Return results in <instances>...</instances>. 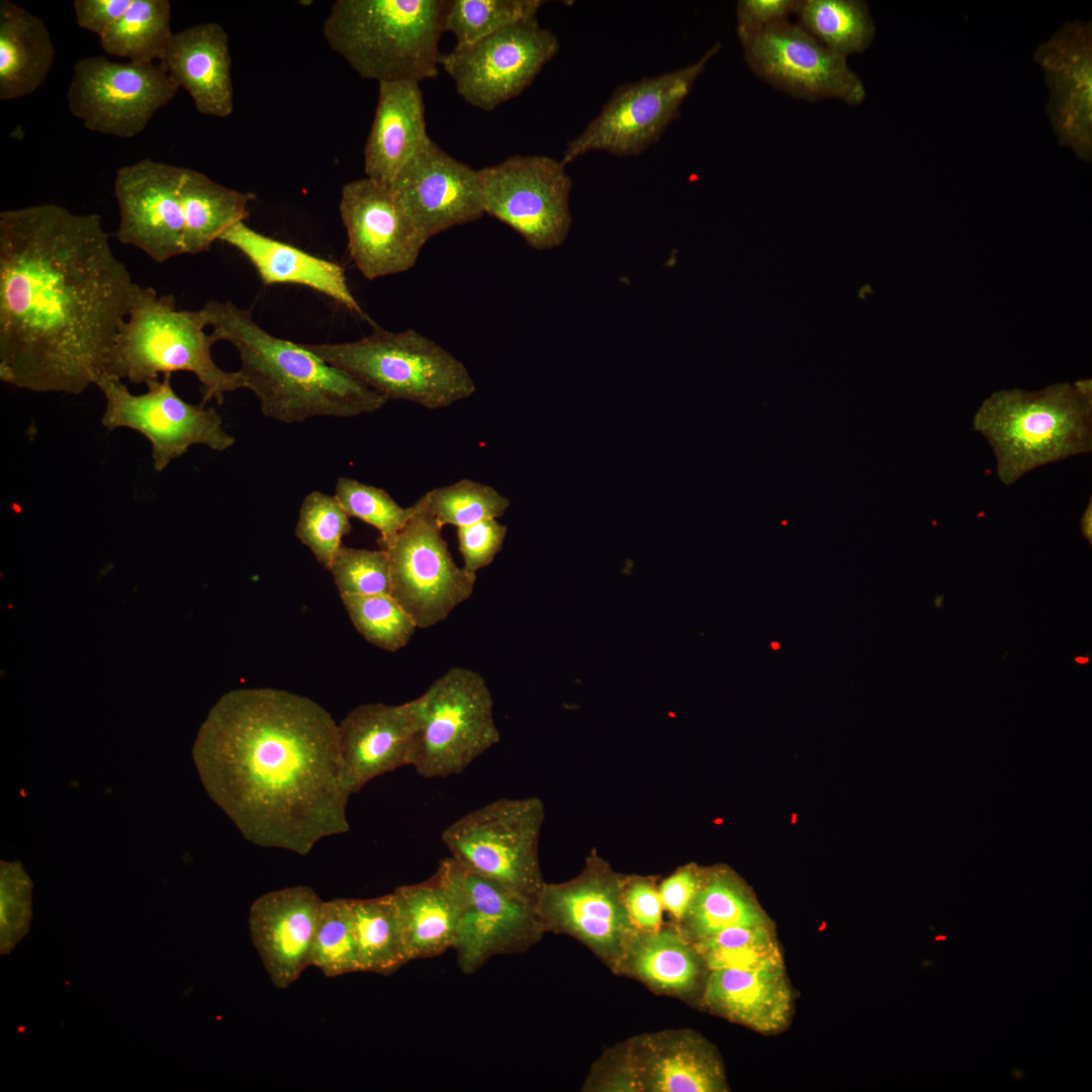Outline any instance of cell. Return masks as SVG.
Returning a JSON list of instances; mask_svg holds the SVG:
<instances>
[{
    "label": "cell",
    "mask_w": 1092,
    "mask_h": 1092,
    "mask_svg": "<svg viewBox=\"0 0 1092 1092\" xmlns=\"http://www.w3.org/2000/svg\"><path fill=\"white\" fill-rule=\"evenodd\" d=\"M508 528L496 519H486L457 528L458 549L463 568L471 573L489 565L502 551Z\"/></svg>",
    "instance_id": "47"
},
{
    "label": "cell",
    "mask_w": 1092,
    "mask_h": 1092,
    "mask_svg": "<svg viewBox=\"0 0 1092 1092\" xmlns=\"http://www.w3.org/2000/svg\"><path fill=\"white\" fill-rule=\"evenodd\" d=\"M185 168L149 158L122 166L114 179L117 240L163 263L185 255L181 184Z\"/></svg>",
    "instance_id": "19"
},
{
    "label": "cell",
    "mask_w": 1092,
    "mask_h": 1092,
    "mask_svg": "<svg viewBox=\"0 0 1092 1092\" xmlns=\"http://www.w3.org/2000/svg\"><path fill=\"white\" fill-rule=\"evenodd\" d=\"M973 429L988 440L1001 482L1011 485L1039 466L1092 450V380L996 391L977 410Z\"/></svg>",
    "instance_id": "4"
},
{
    "label": "cell",
    "mask_w": 1092,
    "mask_h": 1092,
    "mask_svg": "<svg viewBox=\"0 0 1092 1092\" xmlns=\"http://www.w3.org/2000/svg\"><path fill=\"white\" fill-rule=\"evenodd\" d=\"M707 973L695 944L672 922L654 931L636 930L616 972L655 993L685 1000L701 993Z\"/></svg>",
    "instance_id": "30"
},
{
    "label": "cell",
    "mask_w": 1092,
    "mask_h": 1092,
    "mask_svg": "<svg viewBox=\"0 0 1092 1092\" xmlns=\"http://www.w3.org/2000/svg\"><path fill=\"white\" fill-rule=\"evenodd\" d=\"M322 903L306 886L271 891L253 902L249 913L252 941L275 987H289L310 967Z\"/></svg>",
    "instance_id": "25"
},
{
    "label": "cell",
    "mask_w": 1092,
    "mask_h": 1092,
    "mask_svg": "<svg viewBox=\"0 0 1092 1092\" xmlns=\"http://www.w3.org/2000/svg\"><path fill=\"white\" fill-rule=\"evenodd\" d=\"M131 0H75L76 23L101 37L126 11Z\"/></svg>",
    "instance_id": "51"
},
{
    "label": "cell",
    "mask_w": 1092,
    "mask_h": 1092,
    "mask_svg": "<svg viewBox=\"0 0 1092 1092\" xmlns=\"http://www.w3.org/2000/svg\"><path fill=\"white\" fill-rule=\"evenodd\" d=\"M558 50V37L536 17L455 46L440 66L468 104L492 111L528 88Z\"/></svg>",
    "instance_id": "16"
},
{
    "label": "cell",
    "mask_w": 1092,
    "mask_h": 1092,
    "mask_svg": "<svg viewBox=\"0 0 1092 1092\" xmlns=\"http://www.w3.org/2000/svg\"><path fill=\"white\" fill-rule=\"evenodd\" d=\"M219 241L241 252L255 267L265 285H302L334 299L352 312L364 315L339 264L260 234L245 221L228 229Z\"/></svg>",
    "instance_id": "29"
},
{
    "label": "cell",
    "mask_w": 1092,
    "mask_h": 1092,
    "mask_svg": "<svg viewBox=\"0 0 1092 1092\" xmlns=\"http://www.w3.org/2000/svg\"><path fill=\"white\" fill-rule=\"evenodd\" d=\"M390 188L426 243L485 214L480 170L450 156L431 139L401 169Z\"/></svg>",
    "instance_id": "20"
},
{
    "label": "cell",
    "mask_w": 1092,
    "mask_h": 1092,
    "mask_svg": "<svg viewBox=\"0 0 1092 1092\" xmlns=\"http://www.w3.org/2000/svg\"><path fill=\"white\" fill-rule=\"evenodd\" d=\"M340 214L348 250L361 274L374 280L412 269L426 242L391 188L367 177L343 186Z\"/></svg>",
    "instance_id": "21"
},
{
    "label": "cell",
    "mask_w": 1092,
    "mask_h": 1092,
    "mask_svg": "<svg viewBox=\"0 0 1092 1092\" xmlns=\"http://www.w3.org/2000/svg\"><path fill=\"white\" fill-rule=\"evenodd\" d=\"M136 282L97 213L0 212V380L34 392L95 385Z\"/></svg>",
    "instance_id": "1"
},
{
    "label": "cell",
    "mask_w": 1092,
    "mask_h": 1092,
    "mask_svg": "<svg viewBox=\"0 0 1092 1092\" xmlns=\"http://www.w3.org/2000/svg\"><path fill=\"white\" fill-rule=\"evenodd\" d=\"M350 518L335 495L313 490L301 504L295 536L329 570L343 538L352 530Z\"/></svg>",
    "instance_id": "43"
},
{
    "label": "cell",
    "mask_w": 1092,
    "mask_h": 1092,
    "mask_svg": "<svg viewBox=\"0 0 1092 1092\" xmlns=\"http://www.w3.org/2000/svg\"><path fill=\"white\" fill-rule=\"evenodd\" d=\"M544 818L539 798H504L461 816L441 837L464 868L536 900L545 883L538 853Z\"/></svg>",
    "instance_id": "9"
},
{
    "label": "cell",
    "mask_w": 1092,
    "mask_h": 1092,
    "mask_svg": "<svg viewBox=\"0 0 1092 1092\" xmlns=\"http://www.w3.org/2000/svg\"><path fill=\"white\" fill-rule=\"evenodd\" d=\"M720 50L717 42L691 65L618 86L599 114L567 143L562 163L567 165L592 152L617 157L645 152L678 118L697 79Z\"/></svg>",
    "instance_id": "10"
},
{
    "label": "cell",
    "mask_w": 1092,
    "mask_h": 1092,
    "mask_svg": "<svg viewBox=\"0 0 1092 1092\" xmlns=\"http://www.w3.org/2000/svg\"><path fill=\"white\" fill-rule=\"evenodd\" d=\"M417 503L441 527L452 525L457 528L500 518L510 507L509 498L495 488L468 478L433 488Z\"/></svg>",
    "instance_id": "39"
},
{
    "label": "cell",
    "mask_w": 1092,
    "mask_h": 1092,
    "mask_svg": "<svg viewBox=\"0 0 1092 1092\" xmlns=\"http://www.w3.org/2000/svg\"><path fill=\"white\" fill-rule=\"evenodd\" d=\"M357 631L366 641L388 652L404 647L418 628L412 617L387 594L341 596Z\"/></svg>",
    "instance_id": "42"
},
{
    "label": "cell",
    "mask_w": 1092,
    "mask_h": 1092,
    "mask_svg": "<svg viewBox=\"0 0 1092 1092\" xmlns=\"http://www.w3.org/2000/svg\"><path fill=\"white\" fill-rule=\"evenodd\" d=\"M31 882L17 861H1V933L2 949H7L24 934L29 924Z\"/></svg>",
    "instance_id": "46"
},
{
    "label": "cell",
    "mask_w": 1092,
    "mask_h": 1092,
    "mask_svg": "<svg viewBox=\"0 0 1092 1092\" xmlns=\"http://www.w3.org/2000/svg\"><path fill=\"white\" fill-rule=\"evenodd\" d=\"M626 876L593 850L576 877L544 883L536 897L546 932L574 937L615 974L629 938L638 930L624 900Z\"/></svg>",
    "instance_id": "15"
},
{
    "label": "cell",
    "mask_w": 1092,
    "mask_h": 1092,
    "mask_svg": "<svg viewBox=\"0 0 1092 1092\" xmlns=\"http://www.w3.org/2000/svg\"><path fill=\"white\" fill-rule=\"evenodd\" d=\"M448 0H337L323 32L360 77L420 83L438 76Z\"/></svg>",
    "instance_id": "5"
},
{
    "label": "cell",
    "mask_w": 1092,
    "mask_h": 1092,
    "mask_svg": "<svg viewBox=\"0 0 1092 1092\" xmlns=\"http://www.w3.org/2000/svg\"><path fill=\"white\" fill-rule=\"evenodd\" d=\"M542 0H448L445 31L456 46L475 42L514 23L536 18Z\"/></svg>",
    "instance_id": "41"
},
{
    "label": "cell",
    "mask_w": 1092,
    "mask_h": 1092,
    "mask_svg": "<svg viewBox=\"0 0 1092 1092\" xmlns=\"http://www.w3.org/2000/svg\"><path fill=\"white\" fill-rule=\"evenodd\" d=\"M934 939H935L936 941H939V940H945V939H946V936H945V935H938V936H936V937H935Z\"/></svg>",
    "instance_id": "55"
},
{
    "label": "cell",
    "mask_w": 1092,
    "mask_h": 1092,
    "mask_svg": "<svg viewBox=\"0 0 1092 1092\" xmlns=\"http://www.w3.org/2000/svg\"><path fill=\"white\" fill-rule=\"evenodd\" d=\"M374 119L364 149L367 178L391 187L414 155L431 139L420 83H378Z\"/></svg>",
    "instance_id": "28"
},
{
    "label": "cell",
    "mask_w": 1092,
    "mask_h": 1092,
    "mask_svg": "<svg viewBox=\"0 0 1092 1092\" xmlns=\"http://www.w3.org/2000/svg\"><path fill=\"white\" fill-rule=\"evenodd\" d=\"M454 888L460 914L453 948L465 974L488 959L526 951L546 933L536 900L480 876L453 859L437 869Z\"/></svg>",
    "instance_id": "14"
},
{
    "label": "cell",
    "mask_w": 1092,
    "mask_h": 1092,
    "mask_svg": "<svg viewBox=\"0 0 1092 1092\" xmlns=\"http://www.w3.org/2000/svg\"><path fill=\"white\" fill-rule=\"evenodd\" d=\"M1033 60L1044 72L1046 114L1061 146L1092 160V26L1067 21L1037 46Z\"/></svg>",
    "instance_id": "22"
},
{
    "label": "cell",
    "mask_w": 1092,
    "mask_h": 1092,
    "mask_svg": "<svg viewBox=\"0 0 1092 1092\" xmlns=\"http://www.w3.org/2000/svg\"><path fill=\"white\" fill-rule=\"evenodd\" d=\"M421 718L420 699L361 704L338 723L342 782L352 795L367 783L410 765Z\"/></svg>",
    "instance_id": "24"
},
{
    "label": "cell",
    "mask_w": 1092,
    "mask_h": 1092,
    "mask_svg": "<svg viewBox=\"0 0 1092 1092\" xmlns=\"http://www.w3.org/2000/svg\"><path fill=\"white\" fill-rule=\"evenodd\" d=\"M419 699L421 718L410 765L420 776L459 775L499 742L492 695L478 672L452 667Z\"/></svg>",
    "instance_id": "8"
},
{
    "label": "cell",
    "mask_w": 1092,
    "mask_h": 1092,
    "mask_svg": "<svg viewBox=\"0 0 1092 1092\" xmlns=\"http://www.w3.org/2000/svg\"><path fill=\"white\" fill-rule=\"evenodd\" d=\"M795 14L800 27L844 58L866 51L876 35L869 5L860 0H801Z\"/></svg>",
    "instance_id": "36"
},
{
    "label": "cell",
    "mask_w": 1092,
    "mask_h": 1092,
    "mask_svg": "<svg viewBox=\"0 0 1092 1092\" xmlns=\"http://www.w3.org/2000/svg\"><path fill=\"white\" fill-rule=\"evenodd\" d=\"M95 385L105 398L101 425L109 431L130 429L147 438L157 472L164 471L192 446L203 445L220 452L235 444L219 414L202 401L193 404L181 398L171 385V374L146 384L148 389L142 394L131 393L122 380L104 373Z\"/></svg>",
    "instance_id": "11"
},
{
    "label": "cell",
    "mask_w": 1092,
    "mask_h": 1092,
    "mask_svg": "<svg viewBox=\"0 0 1092 1092\" xmlns=\"http://www.w3.org/2000/svg\"><path fill=\"white\" fill-rule=\"evenodd\" d=\"M624 900L635 927L654 931L662 926V903L654 877L626 876Z\"/></svg>",
    "instance_id": "48"
},
{
    "label": "cell",
    "mask_w": 1092,
    "mask_h": 1092,
    "mask_svg": "<svg viewBox=\"0 0 1092 1092\" xmlns=\"http://www.w3.org/2000/svg\"><path fill=\"white\" fill-rule=\"evenodd\" d=\"M634 1092H727L722 1058L701 1033L669 1029L619 1043Z\"/></svg>",
    "instance_id": "23"
},
{
    "label": "cell",
    "mask_w": 1092,
    "mask_h": 1092,
    "mask_svg": "<svg viewBox=\"0 0 1092 1092\" xmlns=\"http://www.w3.org/2000/svg\"><path fill=\"white\" fill-rule=\"evenodd\" d=\"M699 999L711 1013L760 1033L782 1031L793 1012L785 968L708 971Z\"/></svg>",
    "instance_id": "27"
},
{
    "label": "cell",
    "mask_w": 1092,
    "mask_h": 1092,
    "mask_svg": "<svg viewBox=\"0 0 1092 1092\" xmlns=\"http://www.w3.org/2000/svg\"><path fill=\"white\" fill-rule=\"evenodd\" d=\"M702 867L690 862L678 867L658 885L663 910L677 924L689 909L700 885Z\"/></svg>",
    "instance_id": "49"
},
{
    "label": "cell",
    "mask_w": 1092,
    "mask_h": 1092,
    "mask_svg": "<svg viewBox=\"0 0 1092 1092\" xmlns=\"http://www.w3.org/2000/svg\"><path fill=\"white\" fill-rule=\"evenodd\" d=\"M943 596L937 595L933 601V605L935 606V608L940 609L943 606Z\"/></svg>",
    "instance_id": "53"
},
{
    "label": "cell",
    "mask_w": 1092,
    "mask_h": 1092,
    "mask_svg": "<svg viewBox=\"0 0 1092 1092\" xmlns=\"http://www.w3.org/2000/svg\"><path fill=\"white\" fill-rule=\"evenodd\" d=\"M799 0H740L736 6L737 34L761 30L789 20Z\"/></svg>",
    "instance_id": "50"
},
{
    "label": "cell",
    "mask_w": 1092,
    "mask_h": 1092,
    "mask_svg": "<svg viewBox=\"0 0 1092 1092\" xmlns=\"http://www.w3.org/2000/svg\"><path fill=\"white\" fill-rule=\"evenodd\" d=\"M174 32L169 0H131L121 17L101 36L102 50L129 62L161 61Z\"/></svg>",
    "instance_id": "37"
},
{
    "label": "cell",
    "mask_w": 1092,
    "mask_h": 1092,
    "mask_svg": "<svg viewBox=\"0 0 1092 1092\" xmlns=\"http://www.w3.org/2000/svg\"><path fill=\"white\" fill-rule=\"evenodd\" d=\"M329 571L340 596H368L391 592L390 563L386 550L342 545Z\"/></svg>",
    "instance_id": "45"
},
{
    "label": "cell",
    "mask_w": 1092,
    "mask_h": 1092,
    "mask_svg": "<svg viewBox=\"0 0 1092 1092\" xmlns=\"http://www.w3.org/2000/svg\"><path fill=\"white\" fill-rule=\"evenodd\" d=\"M771 920L745 881L724 864L702 867L697 893L675 924L693 943L724 928L770 925Z\"/></svg>",
    "instance_id": "33"
},
{
    "label": "cell",
    "mask_w": 1092,
    "mask_h": 1092,
    "mask_svg": "<svg viewBox=\"0 0 1092 1092\" xmlns=\"http://www.w3.org/2000/svg\"><path fill=\"white\" fill-rule=\"evenodd\" d=\"M55 47L41 18L8 0L0 1V100L33 93L47 79Z\"/></svg>",
    "instance_id": "31"
},
{
    "label": "cell",
    "mask_w": 1092,
    "mask_h": 1092,
    "mask_svg": "<svg viewBox=\"0 0 1092 1092\" xmlns=\"http://www.w3.org/2000/svg\"><path fill=\"white\" fill-rule=\"evenodd\" d=\"M771 646H772L774 649H778L780 647V644L776 643V642H772Z\"/></svg>",
    "instance_id": "56"
},
{
    "label": "cell",
    "mask_w": 1092,
    "mask_h": 1092,
    "mask_svg": "<svg viewBox=\"0 0 1092 1092\" xmlns=\"http://www.w3.org/2000/svg\"><path fill=\"white\" fill-rule=\"evenodd\" d=\"M1074 660L1078 664H1086V663L1089 662V656H1086V655L1085 656H1077V657L1074 658Z\"/></svg>",
    "instance_id": "54"
},
{
    "label": "cell",
    "mask_w": 1092,
    "mask_h": 1092,
    "mask_svg": "<svg viewBox=\"0 0 1092 1092\" xmlns=\"http://www.w3.org/2000/svg\"><path fill=\"white\" fill-rule=\"evenodd\" d=\"M254 197L185 168L181 184L185 254L208 251L228 229L249 216L248 205Z\"/></svg>",
    "instance_id": "34"
},
{
    "label": "cell",
    "mask_w": 1092,
    "mask_h": 1092,
    "mask_svg": "<svg viewBox=\"0 0 1092 1092\" xmlns=\"http://www.w3.org/2000/svg\"><path fill=\"white\" fill-rule=\"evenodd\" d=\"M192 755L208 796L255 845L306 855L349 830L339 725L305 696L273 688L225 694Z\"/></svg>",
    "instance_id": "2"
},
{
    "label": "cell",
    "mask_w": 1092,
    "mask_h": 1092,
    "mask_svg": "<svg viewBox=\"0 0 1092 1092\" xmlns=\"http://www.w3.org/2000/svg\"><path fill=\"white\" fill-rule=\"evenodd\" d=\"M392 894L411 961L453 947L460 905L454 888L438 870L429 880L397 887Z\"/></svg>",
    "instance_id": "32"
},
{
    "label": "cell",
    "mask_w": 1092,
    "mask_h": 1092,
    "mask_svg": "<svg viewBox=\"0 0 1092 1092\" xmlns=\"http://www.w3.org/2000/svg\"><path fill=\"white\" fill-rule=\"evenodd\" d=\"M200 310L216 341L237 349L245 388L257 396L267 418L286 424L314 417L351 418L377 412L388 401L302 344L262 329L251 309L211 299Z\"/></svg>",
    "instance_id": "3"
},
{
    "label": "cell",
    "mask_w": 1092,
    "mask_h": 1092,
    "mask_svg": "<svg viewBox=\"0 0 1092 1092\" xmlns=\"http://www.w3.org/2000/svg\"><path fill=\"white\" fill-rule=\"evenodd\" d=\"M1081 532L1085 539L1092 544V499L1090 497L1080 520Z\"/></svg>",
    "instance_id": "52"
},
{
    "label": "cell",
    "mask_w": 1092,
    "mask_h": 1092,
    "mask_svg": "<svg viewBox=\"0 0 1092 1092\" xmlns=\"http://www.w3.org/2000/svg\"><path fill=\"white\" fill-rule=\"evenodd\" d=\"M349 904L360 972L389 976L411 961L392 893Z\"/></svg>",
    "instance_id": "35"
},
{
    "label": "cell",
    "mask_w": 1092,
    "mask_h": 1092,
    "mask_svg": "<svg viewBox=\"0 0 1092 1092\" xmlns=\"http://www.w3.org/2000/svg\"><path fill=\"white\" fill-rule=\"evenodd\" d=\"M178 89L160 63L93 56L76 62L67 103L88 130L130 139L147 127Z\"/></svg>",
    "instance_id": "12"
},
{
    "label": "cell",
    "mask_w": 1092,
    "mask_h": 1092,
    "mask_svg": "<svg viewBox=\"0 0 1092 1092\" xmlns=\"http://www.w3.org/2000/svg\"><path fill=\"white\" fill-rule=\"evenodd\" d=\"M694 944L708 971L785 968L772 924L727 927Z\"/></svg>",
    "instance_id": "38"
},
{
    "label": "cell",
    "mask_w": 1092,
    "mask_h": 1092,
    "mask_svg": "<svg viewBox=\"0 0 1092 1092\" xmlns=\"http://www.w3.org/2000/svg\"><path fill=\"white\" fill-rule=\"evenodd\" d=\"M159 63L198 112L219 118L233 113L232 57L220 24L208 21L174 32Z\"/></svg>",
    "instance_id": "26"
},
{
    "label": "cell",
    "mask_w": 1092,
    "mask_h": 1092,
    "mask_svg": "<svg viewBox=\"0 0 1092 1092\" xmlns=\"http://www.w3.org/2000/svg\"><path fill=\"white\" fill-rule=\"evenodd\" d=\"M335 496L350 517L365 522L379 532L381 548L395 538L417 512L415 504L402 508L386 490L351 477L337 480Z\"/></svg>",
    "instance_id": "44"
},
{
    "label": "cell",
    "mask_w": 1092,
    "mask_h": 1092,
    "mask_svg": "<svg viewBox=\"0 0 1092 1092\" xmlns=\"http://www.w3.org/2000/svg\"><path fill=\"white\" fill-rule=\"evenodd\" d=\"M565 166L548 156L516 155L480 169L484 213L536 250L559 247L572 223Z\"/></svg>",
    "instance_id": "13"
},
{
    "label": "cell",
    "mask_w": 1092,
    "mask_h": 1092,
    "mask_svg": "<svg viewBox=\"0 0 1092 1092\" xmlns=\"http://www.w3.org/2000/svg\"><path fill=\"white\" fill-rule=\"evenodd\" d=\"M309 965L329 978L360 972L349 899L323 901Z\"/></svg>",
    "instance_id": "40"
},
{
    "label": "cell",
    "mask_w": 1092,
    "mask_h": 1092,
    "mask_svg": "<svg viewBox=\"0 0 1092 1092\" xmlns=\"http://www.w3.org/2000/svg\"><path fill=\"white\" fill-rule=\"evenodd\" d=\"M200 309H178L175 296L159 294L136 283L128 314L103 364L102 373L131 383L148 384L160 374L186 371L203 386L202 402L221 404L228 392L245 388L240 371L216 365L211 348L216 339Z\"/></svg>",
    "instance_id": "6"
},
{
    "label": "cell",
    "mask_w": 1092,
    "mask_h": 1092,
    "mask_svg": "<svg viewBox=\"0 0 1092 1092\" xmlns=\"http://www.w3.org/2000/svg\"><path fill=\"white\" fill-rule=\"evenodd\" d=\"M746 64L775 88L807 101L836 98L858 105L866 97L860 78L846 58L822 46L789 20L737 34Z\"/></svg>",
    "instance_id": "18"
},
{
    "label": "cell",
    "mask_w": 1092,
    "mask_h": 1092,
    "mask_svg": "<svg viewBox=\"0 0 1092 1092\" xmlns=\"http://www.w3.org/2000/svg\"><path fill=\"white\" fill-rule=\"evenodd\" d=\"M302 345L387 400L438 410L467 399L476 389L457 357L415 330L391 332L375 327L359 340Z\"/></svg>",
    "instance_id": "7"
},
{
    "label": "cell",
    "mask_w": 1092,
    "mask_h": 1092,
    "mask_svg": "<svg viewBox=\"0 0 1092 1092\" xmlns=\"http://www.w3.org/2000/svg\"><path fill=\"white\" fill-rule=\"evenodd\" d=\"M416 514L384 548L390 563L391 597L425 629L447 619L470 598L476 574L459 567L438 522L416 502Z\"/></svg>",
    "instance_id": "17"
}]
</instances>
